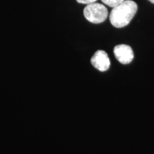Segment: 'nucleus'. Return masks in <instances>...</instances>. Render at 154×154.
Returning <instances> with one entry per match:
<instances>
[{
    "instance_id": "obj_6",
    "label": "nucleus",
    "mask_w": 154,
    "mask_h": 154,
    "mask_svg": "<svg viewBox=\"0 0 154 154\" xmlns=\"http://www.w3.org/2000/svg\"><path fill=\"white\" fill-rule=\"evenodd\" d=\"M97 0H76L78 3L84 4V5H90V4L95 3Z\"/></svg>"
},
{
    "instance_id": "obj_5",
    "label": "nucleus",
    "mask_w": 154,
    "mask_h": 154,
    "mask_svg": "<svg viewBox=\"0 0 154 154\" xmlns=\"http://www.w3.org/2000/svg\"><path fill=\"white\" fill-rule=\"evenodd\" d=\"M103 4H105L106 5L109 6L110 7H116L121 4L122 2H124L125 0H101Z\"/></svg>"
},
{
    "instance_id": "obj_1",
    "label": "nucleus",
    "mask_w": 154,
    "mask_h": 154,
    "mask_svg": "<svg viewBox=\"0 0 154 154\" xmlns=\"http://www.w3.org/2000/svg\"><path fill=\"white\" fill-rule=\"evenodd\" d=\"M138 10V6L132 0H125L124 2L113 7L109 19L114 27L122 28L129 24Z\"/></svg>"
},
{
    "instance_id": "obj_3",
    "label": "nucleus",
    "mask_w": 154,
    "mask_h": 154,
    "mask_svg": "<svg viewBox=\"0 0 154 154\" xmlns=\"http://www.w3.org/2000/svg\"><path fill=\"white\" fill-rule=\"evenodd\" d=\"M115 57L123 64H128L134 59V54L131 47L126 44H119L113 49Z\"/></svg>"
},
{
    "instance_id": "obj_7",
    "label": "nucleus",
    "mask_w": 154,
    "mask_h": 154,
    "mask_svg": "<svg viewBox=\"0 0 154 154\" xmlns=\"http://www.w3.org/2000/svg\"><path fill=\"white\" fill-rule=\"evenodd\" d=\"M150 2H151V3H153V4H154V0H149Z\"/></svg>"
},
{
    "instance_id": "obj_2",
    "label": "nucleus",
    "mask_w": 154,
    "mask_h": 154,
    "mask_svg": "<svg viewBox=\"0 0 154 154\" xmlns=\"http://www.w3.org/2000/svg\"><path fill=\"white\" fill-rule=\"evenodd\" d=\"M108 9L105 6L99 3H92L84 9V15L88 22L93 24L103 22L108 17Z\"/></svg>"
},
{
    "instance_id": "obj_4",
    "label": "nucleus",
    "mask_w": 154,
    "mask_h": 154,
    "mask_svg": "<svg viewBox=\"0 0 154 154\" xmlns=\"http://www.w3.org/2000/svg\"><path fill=\"white\" fill-rule=\"evenodd\" d=\"M91 63L94 68L100 72H106L109 69L111 65L110 59L106 52L103 50H99L96 51L91 57Z\"/></svg>"
}]
</instances>
